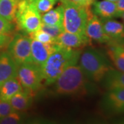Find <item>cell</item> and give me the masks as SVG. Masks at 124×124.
<instances>
[{
	"label": "cell",
	"instance_id": "33",
	"mask_svg": "<svg viewBox=\"0 0 124 124\" xmlns=\"http://www.w3.org/2000/svg\"><path fill=\"white\" fill-rule=\"evenodd\" d=\"M121 37H124V32H123V34H122V36H121Z\"/></svg>",
	"mask_w": 124,
	"mask_h": 124
},
{
	"label": "cell",
	"instance_id": "8",
	"mask_svg": "<svg viewBox=\"0 0 124 124\" xmlns=\"http://www.w3.org/2000/svg\"><path fill=\"white\" fill-rule=\"evenodd\" d=\"M60 46L56 43H43L37 40L31 41V54L32 63L41 67L47 59Z\"/></svg>",
	"mask_w": 124,
	"mask_h": 124
},
{
	"label": "cell",
	"instance_id": "4",
	"mask_svg": "<svg viewBox=\"0 0 124 124\" xmlns=\"http://www.w3.org/2000/svg\"><path fill=\"white\" fill-rule=\"evenodd\" d=\"M64 31L80 35H85V30L89 17L93 14L90 7H84L70 4H63Z\"/></svg>",
	"mask_w": 124,
	"mask_h": 124
},
{
	"label": "cell",
	"instance_id": "24",
	"mask_svg": "<svg viewBox=\"0 0 124 124\" xmlns=\"http://www.w3.org/2000/svg\"><path fill=\"white\" fill-rule=\"evenodd\" d=\"M22 119L21 115L17 111L13 110L8 115L0 119V124H15L20 122Z\"/></svg>",
	"mask_w": 124,
	"mask_h": 124
},
{
	"label": "cell",
	"instance_id": "15",
	"mask_svg": "<svg viewBox=\"0 0 124 124\" xmlns=\"http://www.w3.org/2000/svg\"><path fill=\"white\" fill-rule=\"evenodd\" d=\"M22 85L17 77L5 81L0 86V99L4 101H10L15 94L23 90Z\"/></svg>",
	"mask_w": 124,
	"mask_h": 124
},
{
	"label": "cell",
	"instance_id": "18",
	"mask_svg": "<svg viewBox=\"0 0 124 124\" xmlns=\"http://www.w3.org/2000/svg\"><path fill=\"white\" fill-rule=\"evenodd\" d=\"M102 23L105 33L112 39H118L121 37L124 31V25L123 23L111 19H104V22Z\"/></svg>",
	"mask_w": 124,
	"mask_h": 124
},
{
	"label": "cell",
	"instance_id": "23",
	"mask_svg": "<svg viewBox=\"0 0 124 124\" xmlns=\"http://www.w3.org/2000/svg\"><path fill=\"white\" fill-rule=\"evenodd\" d=\"M40 28L46 32L47 33H48L50 35L52 36L55 39L62 32L64 31L63 26H57V25H50L44 23H41Z\"/></svg>",
	"mask_w": 124,
	"mask_h": 124
},
{
	"label": "cell",
	"instance_id": "27",
	"mask_svg": "<svg viewBox=\"0 0 124 124\" xmlns=\"http://www.w3.org/2000/svg\"><path fill=\"white\" fill-rule=\"evenodd\" d=\"M63 4H70L84 7H90L92 3L90 0H61Z\"/></svg>",
	"mask_w": 124,
	"mask_h": 124
},
{
	"label": "cell",
	"instance_id": "29",
	"mask_svg": "<svg viewBox=\"0 0 124 124\" xmlns=\"http://www.w3.org/2000/svg\"><path fill=\"white\" fill-rule=\"evenodd\" d=\"M116 5L117 13L119 16L120 14L124 12V0H118L116 2Z\"/></svg>",
	"mask_w": 124,
	"mask_h": 124
},
{
	"label": "cell",
	"instance_id": "32",
	"mask_svg": "<svg viewBox=\"0 0 124 124\" xmlns=\"http://www.w3.org/2000/svg\"><path fill=\"white\" fill-rule=\"evenodd\" d=\"M107 1H112V2H116L118 0H107Z\"/></svg>",
	"mask_w": 124,
	"mask_h": 124
},
{
	"label": "cell",
	"instance_id": "1",
	"mask_svg": "<svg viewBox=\"0 0 124 124\" xmlns=\"http://www.w3.org/2000/svg\"><path fill=\"white\" fill-rule=\"evenodd\" d=\"M54 90L61 96H81L90 91L88 78L80 66L68 67L54 82Z\"/></svg>",
	"mask_w": 124,
	"mask_h": 124
},
{
	"label": "cell",
	"instance_id": "10",
	"mask_svg": "<svg viewBox=\"0 0 124 124\" xmlns=\"http://www.w3.org/2000/svg\"><path fill=\"white\" fill-rule=\"evenodd\" d=\"M85 35L88 39L99 43H108L112 40L103 31L101 21L93 13L89 17L85 30Z\"/></svg>",
	"mask_w": 124,
	"mask_h": 124
},
{
	"label": "cell",
	"instance_id": "13",
	"mask_svg": "<svg viewBox=\"0 0 124 124\" xmlns=\"http://www.w3.org/2000/svg\"><path fill=\"white\" fill-rule=\"evenodd\" d=\"M93 11L94 15L103 19H108L113 17H119L116 10V2L107 0L93 1Z\"/></svg>",
	"mask_w": 124,
	"mask_h": 124
},
{
	"label": "cell",
	"instance_id": "20",
	"mask_svg": "<svg viewBox=\"0 0 124 124\" xmlns=\"http://www.w3.org/2000/svg\"><path fill=\"white\" fill-rule=\"evenodd\" d=\"M108 54L118 70L124 72V48L115 45L108 50Z\"/></svg>",
	"mask_w": 124,
	"mask_h": 124
},
{
	"label": "cell",
	"instance_id": "6",
	"mask_svg": "<svg viewBox=\"0 0 124 124\" xmlns=\"http://www.w3.org/2000/svg\"><path fill=\"white\" fill-rule=\"evenodd\" d=\"M17 77L23 89L31 95L39 90L43 79L41 67L34 63L18 66Z\"/></svg>",
	"mask_w": 124,
	"mask_h": 124
},
{
	"label": "cell",
	"instance_id": "12",
	"mask_svg": "<svg viewBox=\"0 0 124 124\" xmlns=\"http://www.w3.org/2000/svg\"><path fill=\"white\" fill-rule=\"evenodd\" d=\"M18 65L8 52L0 54V86L13 77H17Z\"/></svg>",
	"mask_w": 124,
	"mask_h": 124
},
{
	"label": "cell",
	"instance_id": "9",
	"mask_svg": "<svg viewBox=\"0 0 124 124\" xmlns=\"http://www.w3.org/2000/svg\"><path fill=\"white\" fill-rule=\"evenodd\" d=\"M102 107L108 112L124 113V89L109 90L102 99Z\"/></svg>",
	"mask_w": 124,
	"mask_h": 124
},
{
	"label": "cell",
	"instance_id": "14",
	"mask_svg": "<svg viewBox=\"0 0 124 124\" xmlns=\"http://www.w3.org/2000/svg\"><path fill=\"white\" fill-rule=\"evenodd\" d=\"M105 88L109 90L124 89V72L111 68L102 79Z\"/></svg>",
	"mask_w": 124,
	"mask_h": 124
},
{
	"label": "cell",
	"instance_id": "26",
	"mask_svg": "<svg viewBox=\"0 0 124 124\" xmlns=\"http://www.w3.org/2000/svg\"><path fill=\"white\" fill-rule=\"evenodd\" d=\"M13 110L10 101H4L0 99V119L8 115Z\"/></svg>",
	"mask_w": 124,
	"mask_h": 124
},
{
	"label": "cell",
	"instance_id": "7",
	"mask_svg": "<svg viewBox=\"0 0 124 124\" xmlns=\"http://www.w3.org/2000/svg\"><path fill=\"white\" fill-rule=\"evenodd\" d=\"M31 41L29 37L17 34L9 42L8 53L18 66L32 63Z\"/></svg>",
	"mask_w": 124,
	"mask_h": 124
},
{
	"label": "cell",
	"instance_id": "2",
	"mask_svg": "<svg viewBox=\"0 0 124 124\" xmlns=\"http://www.w3.org/2000/svg\"><path fill=\"white\" fill-rule=\"evenodd\" d=\"M81 52L78 49L60 47L49 57L41 67L43 79L46 85H51L68 67L77 64Z\"/></svg>",
	"mask_w": 124,
	"mask_h": 124
},
{
	"label": "cell",
	"instance_id": "5",
	"mask_svg": "<svg viewBox=\"0 0 124 124\" xmlns=\"http://www.w3.org/2000/svg\"><path fill=\"white\" fill-rule=\"evenodd\" d=\"M19 28L27 33L39 29L41 25V14L31 4L30 0H19L15 21Z\"/></svg>",
	"mask_w": 124,
	"mask_h": 124
},
{
	"label": "cell",
	"instance_id": "22",
	"mask_svg": "<svg viewBox=\"0 0 124 124\" xmlns=\"http://www.w3.org/2000/svg\"><path fill=\"white\" fill-rule=\"evenodd\" d=\"M29 37L32 39L37 40L43 43H56L54 38L41 28L29 33Z\"/></svg>",
	"mask_w": 124,
	"mask_h": 124
},
{
	"label": "cell",
	"instance_id": "25",
	"mask_svg": "<svg viewBox=\"0 0 124 124\" xmlns=\"http://www.w3.org/2000/svg\"><path fill=\"white\" fill-rule=\"evenodd\" d=\"M13 29L12 22L0 16V35H8Z\"/></svg>",
	"mask_w": 124,
	"mask_h": 124
},
{
	"label": "cell",
	"instance_id": "11",
	"mask_svg": "<svg viewBox=\"0 0 124 124\" xmlns=\"http://www.w3.org/2000/svg\"><path fill=\"white\" fill-rule=\"evenodd\" d=\"M89 39L85 35L63 31L56 38V44L60 47L70 49H79L88 43Z\"/></svg>",
	"mask_w": 124,
	"mask_h": 124
},
{
	"label": "cell",
	"instance_id": "16",
	"mask_svg": "<svg viewBox=\"0 0 124 124\" xmlns=\"http://www.w3.org/2000/svg\"><path fill=\"white\" fill-rule=\"evenodd\" d=\"M31 101L32 95L23 90L15 94L9 101L14 110L23 111L29 108Z\"/></svg>",
	"mask_w": 124,
	"mask_h": 124
},
{
	"label": "cell",
	"instance_id": "30",
	"mask_svg": "<svg viewBox=\"0 0 124 124\" xmlns=\"http://www.w3.org/2000/svg\"><path fill=\"white\" fill-rule=\"evenodd\" d=\"M118 39H120L119 42H118L117 45H119L120 46H121L123 48H124V37H121V38H119Z\"/></svg>",
	"mask_w": 124,
	"mask_h": 124
},
{
	"label": "cell",
	"instance_id": "34",
	"mask_svg": "<svg viewBox=\"0 0 124 124\" xmlns=\"http://www.w3.org/2000/svg\"><path fill=\"white\" fill-rule=\"evenodd\" d=\"M94 1V0H90V2H91L92 4H93V1Z\"/></svg>",
	"mask_w": 124,
	"mask_h": 124
},
{
	"label": "cell",
	"instance_id": "31",
	"mask_svg": "<svg viewBox=\"0 0 124 124\" xmlns=\"http://www.w3.org/2000/svg\"><path fill=\"white\" fill-rule=\"evenodd\" d=\"M119 17H121V19H123V21H124V13H122L120 14L119 16Z\"/></svg>",
	"mask_w": 124,
	"mask_h": 124
},
{
	"label": "cell",
	"instance_id": "17",
	"mask_svg": "<svg viewBox=\"0 0 124 124\" xmlns=\"http://www.w3.org/2000/svg\"><path fill=\"white\" fill-rule=\"evenodd\" d=\"M19 0H0V16L15 22Z\"/></svg>",
	"mask_w": 124,
	"mask_h": 124
},
{
	"label": "cell",
	"instance_id": "3",
	"mask_svg": "<svg viewBox=\"0 0 124 124\" xmlns=\"http://www.w3.org/2000/svg\"><path fill=\"white\" fill-rule=\"evenodd\" d=\"M79 66L88 79L99 82L112 68L106 57L94 49L85 50L80 54Z\"/></svg>",
	"mask_w": 124,
	"mask_h": 124
},
{
	"label": "cell",
	"instance_id": "28",
	"mask_svg": "<svg viewBox=\"0 0 124 124\" xmlns=\"http://www.w3.org/2000/svg\"><path fill=\"white\" fill-rule=\"evenodd\" d=\"M11 40V37L8 35H0V49L4 48Z\"/></svg>",
	"mask_w": 124,
	"mask_h": 124
},
{
	"label": "cell",
	"instance_id": "19",
	"mask_svg": "<svg viewBox=\"0 0 124 124\" xmlns=\"http://www.w3.org/2000/svg\"><path fill=\"white\" fill-rule=\"evenodd\" d=\"M63 6H58L54 9H51L41 16V22L46 24L57 25L63 26Z\"/></svg>",
	"mask_w": 124,
	"mask_h": 124
},
{
	"label": "cell",
	"instance_id": "21",
	"mask_svg": "<svg viewBox=\"0 0 124 124\" xmlns=\"http://www.w3.org/2000/svg\"><path fill=\"white\" fill-rule=\"evenodd\" d=\"M58 0H30L40 14H44L53 8Z\"/></svg>",
	"mask_w": 124,
	"mask_h": 124
}]
</instances>
